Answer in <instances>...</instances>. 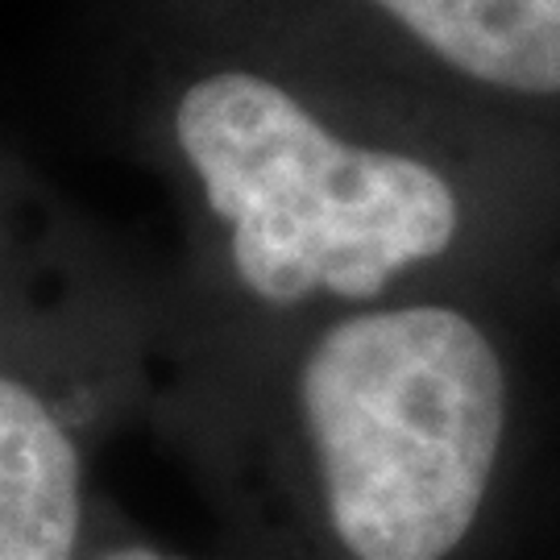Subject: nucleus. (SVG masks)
<instances>
[{"mask_svg":"<svg viewBox=\"0 0 560 560\" xmlns=\"http://www.w3.org/2000/svg\"><path fill=\"white\" fill-rule=\"evenodd\" d=\"M332 536L353 560H448L478 523L506 428L494 345L453 307L365 312L300 374Z\"/></svg>","mask_w":560,"mask_h":560,"instance_id":"f257e3e1","label":"nucleus"},{"mask_svg":"<svg viewBox=\"0 0 560 560\" xmlns=\"http://www.w3.org/2000/svg\"><path fill=\"white\" fill-rule=\"evenodd\" d=\"M175 138L229 224L237 279L275 307L316 291L374 300L457 233V196L432 166L349 145L249 71L191 83Z\"/></svg>","mask_w":560,"mask_h":560,"instance_id":"f03ea898","label":"nucleus"},{"mask_svg":"<svg viewBox=\"0 0 560 560\" xmlns=\"http://www.w3.org/2000/svg\"><path fill=\"white\" fill-rule=\"evenodd\" d=\"M83 520L80 453L55 411L0 374V560H71Z\"/></svg>","mask_w":560,"mask_h":560,"instance_id":"7ed1b4c3","label":"nucleus"},{"mask_svg":"<svg viewBox=\"0 0 560 560\" xmlns=\"http://www.w3.org/2000/svg\"><path fill=\"white\" fill-rule=\"evenodd\" d=\"M460 75L560 96V0H374Z\"/></svg>","mask_w":560,"mask_h":560,"instance_id":"20e7f679","label":"nucleus"},{"mask_svg":"<svg viewBox=\"0 0 560 560\" xmlns=\"http://www.w3.org/2000/svg\"><path fill=\"white\" fill-rule=\"evenodd\" d=\"M101 560H179V557H162L154 548H113V552H104Z\"/></svg>","mask_w":560,"mask_h":560,"instance_id":"39448f33","label":"nucleus"}]
</instances>
